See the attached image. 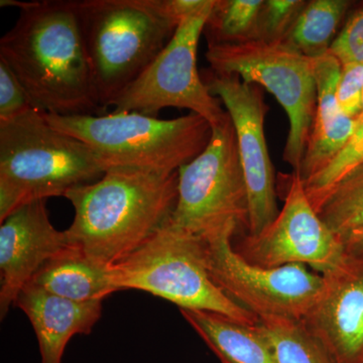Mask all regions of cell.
<instances>
[{"label": "cell", "instance_id": "cell-1", "mask_svg": "<svg viewBox=\"0 0 363 363\" xmlns=\"http://www.w3.org/2000/svg\"><path fill=\"white\" fill-rule=\"evenodd\" d=\"M21 13L0 40V60L33 105L55 116H104L73 0H1Z\"/></svg>", "mask_w": 363, "mask_h": 363}, {"label": "cell", "instance_id": "cell-2", "mask_svg": "<svg viewBox=\"0 0 363 363\" xmlns=\"http://www.w3.org/2000/svg\"><path fill=\"white\" fill-rule=\"evenodd\" d=\"M74 219L69 243L91 259L112 267L138 250L171 218L178 173L111 169L99 180L68 191Z\"/></svg>", "mask_w": 363, "mask_h": 363}, {"label": "cell", "instance_id": "cell-3", "mask_svg": "<svg viewBox=\"0 0 363 363\" xmlns=\"http://www.w3.org/2000/svg\"><path fill=\"white\" fill-rule=\"evenodd\" d=\"M105 172L88 145L55 130L37 109L0 121V222L28 203L65 197Z\"/></svg>", "mask_w": 363, "mask_h": 363}, {"label": "cell", "instance_id": "cell-4", "mask_svg": "<svg viewBox=\"0 0 363 363\" xmlns=\"http://www.w3.org/2000/svg\"><path fill=\"white\" fill-rule=\"evenodd\" d=\"M55 130L73 136L93 150L105 169L178 173L207 147L211 124L195 113L160 119L138 112L104 116L43 113Z\"/></svg>", "mask_w": 363, "mask_h": 363}, {"label": "cell", "instance_id": "cell-5", "mask_svg": "<svg viewBox=\"0 0 363 363\" xmlns=\"http://www.w3.org/2000/svg\"><path fill=\"white\" fill-rule=\"evenodd\" d=\"M100 102L105 109L140 77L177 26L154 0H73Z\"/></svg>", "mask_w": 363, "mask_h": 363}, {"label": "cell", "instance_id": "cell-6", "mask_svg": "<svg viewBox=\"0 0 363 363\" xmlns=\"http://www.w3.org/2000/svg\"><path fill=\"white\" fill-rule=\"evenodd\" d=\"M111 269L117 292L143 291L180 309L218 313L240 323H259V318L215 285L208 272L202 238L177 228L169 219L142 247Z\"/></svg>", "mask_w": 363, "mask_h": 363}, {"label": "cell", "instance_id": "cell-7", "mask_svg": "<svg viewBox=\"0 0 363 363\" xmlns=\"http://www.w3.org/2000/svg\"><path fill=\"white\" fill-rule=\"evenodd\" d=\"M205 57L214 73L236 76L247 84L262 86L274 95L290 124L284 161L298 173L316 112L313 60L285 42L262 40L208 45Z\"/></svg>", "mask_w": 363, "mask_h": 363}, {"label": "cell", "instance_id": "cell-8", "mask_svg": "<svg viewBox=\"0 0 363 363\" xmlns=\"http://www.w3.org/2000/svg\"><path fill=\"white\" fill-rule=\"evenodd\" d=\"M227 112V111H226ZM250 201L235 130L227 113L205 150L178 171V198L169 222L206 238L235 225L247 231Z\"/></svg>", "mask_w": 363, "mask_h": 363}, {"label": "cell", "instance_id": "cell-9", "mask_svg": "<svg viewBox=\"0 0 363 363\" xmlns=\"http://www.w3.org/2000/svg\"><path fill=\"white\" fill-rule=\"evenodd\" d=\"M238 230V226L229 225L201 238L208 272L215 285L257 318L301 321L321 293L322 274L304 264L267 269L245 262L233 248V236Z\"/></svg>", "mask_w": 363, "mask_h": 363}, {"label": "cell", "instance_id": "cell-10", "mask_svg": "<svg viewBox=\"0 0 363 363\" xmlns=\"http://www.w3.org/2000/svg\"><path fill=\"white\" fill-rule=\"evenodd\" d=\"M214 4L179 25L159 56L111 102L113 111L156 116L168 107L188 109L212 128L225 118L220 100L210 93L197 69L198 45Z\"/></svg>", "mask_w": 363, "mask_h": 363}, {"label": "cell", "instance_id": "cell-11", "mask_svg": "<svg viewBox=\"0 0 363 363\" xmlns=\"http://www.w3.org/2000/svg\"><path fill=\"white\" fill-rule=\"evenodd\" d=\"M284 201L267 228L243 236L234 250L245 262L267 269L304 264L322 274L336 266L345 255L342 240L320 218L297 172L289 177Z\"/></svg>", "mask_w": 363, "mask_h": 363}, {"label": "cell", "instance_id": "cell-12", "mask_svg": "<svg viewBox=\"0 0 363 363\" xmlns=\"http://www.w3.org/2000/svg\"><path fill=\"white\" fill-rule=\"evenodd\" d=\"M208 89L218 98L233 121L250 201L248 235H257L278 216L276 177L264 133L269 107L259 86L213 72Z\"/></svg>", "mask_w": 363, "mask_h": 363}, {"label": "cell", "instance_id": "cell-13", "mask_svg": "<svg viewBox=\"0 0 363 363\" xmlns=\"http://www.w3.org/2000/svg\"><path fill=\"white\" fill-rule=\"evenodd\" d=\"M322 277L321 293L301 322L334 363H363V255L345 252Z\"/></svg>", "mask_w": 363, "mask_h": 363}, {"label": "cell", "instance_id": "cell-14", "mask_svg": "<svg viewBox=\"0 0 363 363\" xmlns=\"http://www.w3.org/2000/svg\"><path fill=\"white\" fill-rule=\"evenodd\" d=\"M70 245L50 220L47 200L23 205L0 226V319L4 320L38 271Z\"/></svg>", "mask_w": 363, "mask_h": 363}, {"label": "cell", "instance_id": "cell-15", "mask_svg": "<svg viewBox=\"0 0 363 363\" xmlns=\"http://www.w3.org/2000/svg\"><path fill=\"white\" fill-rule=\"evenodd\" d=\"M104 301L74 302L28 284L16 298L33 327L40 363H62L67 344L78 334L91 333L102 315Z\"/></svg>", "mask_w": 363, "mask_h": 363}, {"label": "cell", "instance_id": "cell-16", "mask_svg": "<svg viewBox=\"0 0 363 363\" xmlns=\"http://www.w3.org/2000/svg\"><path fill=\"white\" fill-rule=\"evenodd\" d=\"M317 86V105L309 142L300 174L303 181L316 175L334 159L354 133L359 116H346L337 102L341 65L333 55L313 60Z\"/></svg>", "mask_w": 363, "mask_h": 363}, {"label": "cell", "instance_id": "cell-17", "mask_svg": "<svg viewBox=\"0 0 363 363\" xmlns=\"http://www.w3.org/2000/svg\"><path fill=\"white\" fill-rule=\"evenodd\" d=\"M28 284L81 303L104 301L117 292L111 267L98 264L71 245L45 262Z\"/></svg>", "mask_w": 363, "mask_h": 363}, {"label": "cell", "instance_id": "cell-18", "mask_svg": "<svg viewBox=\"0 0 363 363\" xmlns=\"http://www.w3.org/2000/svg\"><path fill=\"white\" fill-rule=\"evenodd\" d=\"M221 363H279L259 323H240L218 313L180 309Z\"/></svg>", "mask_w": 363, "mask_h": 363}, {"label": "cell", "instance_id": "cell-19", "mask_svg": "<svg viewBox=\"0 0 363 363\" xmlns=\"http://www.w3.org/2000/svg\"><path fill=\"white\" fill-rule=\"evenodd\" d=\"M350 6L348 0L307 1L285 43L312 60L329 54Z\"/></svg>", "mask_w": 363, "mask_h": 363}, {"label": "cell", "instance_id": "cell-20", "mask_svg": "<svg viewBox=\"0 0 363 363\" xmlns=\"http://www.w3.org/2000/svg\"><path fill=\"white\" fill-rule=\"evenodd\" d=\"M313 207L339 238L363 227V166L329 189Z\"/></svg>", "mask_w": 363, "mask_h": 363}, {"label": "cell", "instance_id": "cell-21", "mask_svg": "<svg viewBox=\"0 0 363 363\" xmlns=\"http://www.w3.org/2000/svg\"><path fill=\"white\" fill-rule=\"evenodd\" d=\"M264 2V0H215L204 28L208 45L257 40Z\"/></svg>", "mask_w": 363, "mask_h": 363}, {"label": "cell", "instance_id": "cell-22", "mask_svg": "<svg viewBox=\"0 0 363 363\" xmlns=\"http://www.w3.org/2000/svg\"><path fill=\"white\" fill-rule=\"evenodd\" d=\"M259 325L271 342L279 363H334L298 320L260 317Z\"/></svg>", "mask_w": 363, "mask_h": 363}, {"label": "cell", "instance_id": "cell-23", "mask_svg": "<svg viewBox=\"0 0 363 363\" xmlns=\"http://www.w3.org/2000/svg\"><path fill=\"white\" fill-rule=\"evenodd\" d=\"M363 166V114L350 140L340 152L321 172L304 182L306 193L312 205L351 172Z\"/></svg>", "mask_w": 363, "mask_h": 363}, {"label": "cell", "instance_id": "cell-24", "mask_svg": "<svg viewBox=\"0 0 363 363\" xmlns=\"http://www.w3.org/2000/svg\"><path fill=\"white\" fill-rule=\"evenodd\" d=\"M307 1L264 0L260 11L257 39L266 43L285 42Z\"/></svg>", "mask_w": 363, "mask_h": 363}, {"label": "cell", "instance_id": "cell-25", "mask_svg": "<svg viewBox=\"0 0 363 363\" xmlns=\"http://www.w3.org/2000/svg\"><path fill=\"white\" fill-rule=\"evenodd\" d=\"M37 109L6 62L0 60V121H9ZM38 111V109H37Z\"/></svg>", "mask_w": 363, "mask_h": 363}, {"label": "cell", "instance_id": "cell-26", "mask_svg": "<svg viewBox=\"0 0 363 363\" xmlns=\"http://www.w3.org/2000/svg\"><path fill=\"white\" fill-rule=\"evenodd\" d=\"M330 54L341 65L363 63V6L346 21L331 45Z\"/></svg>", "mask_w": 363, "mask_h": 363}, {"label": "cell", "instance_id": "cell-27", "mask_svg": "<svg viewBox=\"0 0 363 363\" xmlns=\"http://www.w3.org/2000/svg\"><path fill=\"white\" fill-rule=\"evenodd\" d=\"M363 63L342 65L337 88V102L346 116L357 118L362 113Z\"/></svg>", "mask_w": 363, "mask_h": 363}, {"label": "cell", "instance_id": "cell-28", "mask_svg": "<svg viewBox=\"0 0 363 363\" xmlns=\"http://www.w3.org/2000/svg\"><path fill=\"white\" fill-rule=\"evenodd\" d=\"M159 13L178 28L190 16L199 13L213 4V0H154Z\"/></svg>", "mask_w": 363, "mask_h": 363}, {"label": "cell", "instance_id": "cell-29", "mask_svg": "<svg viewBox=\"0 0 363 363\" xmlns=\"http://www.w3.org/2000/svg\"><path fill=\"white\" fill-rule=\"evenodd\" d=\"M344 250L350 255H363V227L341 238Z\"/></svg>", "mask_w": 363, "mask_h": 363}, {"label": "cell", "instance_id": "cell-30", "mask_svg": "<svg viewBox=\"0 0 363 363\" xmlns=\"http://www.w3.org/2000/svg\"><path fill=\"white\" fill-rule=\"evenodd\" d=\"M362 114H363V101H362Z\"/></svg>", "mask_w": 363, "mask_h": 363}]
</instances>
